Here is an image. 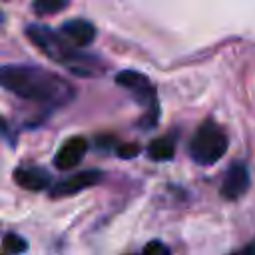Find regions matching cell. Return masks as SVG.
Instances as JSON below:
<instances>
[{
    "label": "cell",
    "instance_id": "obj_1",
    "mask_svg": "<svg viewBox=\"0 0 255 255\" xmlns=\"http://www.w3.org/2000/svg\"><path fill=\"white\" fill-rule=\"evenodd\" d=\"M0 86L18 98L44 104L50 108L66 106L74 100V86L62 76L32 64H4L0 66Z\"/></svg>",
    "mask_w": 255,
    "mask_h": 255
},
{
    "label": "cell",
    "instance_id": "obj_2",
    "mask_svg": "<svg viewBox=\"0 0 255 255\" xmlns=\"http://www.w3.org/2000/svg\"><path fill=\"white\" fill-rule=\"evenodd\" d=\"M26 36L50 60L62 64L64 68H68L76 76H98V74L104 72V66H102V62L96 56H90V54L80 52L76 46H72L70 42H66L60 36V32H54L48 26L30 24L26 28Z\"/></svg>",
    "mask_w": 255,
    "mask_h": 255
},
{
    "label": "cell",
    "instance_id": "obj_3",
    "mask_svg": "<svg viewBox=\"0 0 255 255\" xmlns=\"http://www.w3.org/2000/svg\"><path fill=\"white\" fill-rule=\"evenodd\" d=\"M229 147V137L225 129L213 120H205L189 139V157L197 165L217 163Z\"/></svg>",
    "mask_w": 255,
    "mask_h": 255
},
{
    "label": "cell",
    "instance_id": "obj_4",
    "mask_svg": "<svg viewBox=\"0 0 255 255\" xmlns=\"http://www.w3.org/2000/svg\"><path fill=\"white\" fill-rule=\"evenodd\" d=\"M116 84L126 88L131 94V98L145 112V116L141 120V126H145L147 129L153 128L159 120V102H157V94H155V88L149 82V78L135 72V70H122L116 76Z\"/></svg>",
    "mask_w": 255,
    "mask_h": 255
},
{
    "label": "cell",
    "instance_id": "obj_5",
    "mask_svg": "<svg viewBox=\"0 0 255 255\" xmlns=\"http://www.w3.org/2000/svg\"><path fill=\"white\" fill-rule=\"evenodd\" d=\"M104 177V173L100 169H84L78 173H72L60 181H56L52 185V197H68V195H76L86 187H92L96 183H100Z\"/></svg>",
    "mask_w": 255,
    "mask_h": 255
},
{
    "label": "cell",
    "instance_id": "obj_6",
    "mask_svg": "<svg viewBox=\"0 0 255 255\" xmlns=\"http://www.w3.org/2000/svg\"><path fill=\"white\" fill-rule=\"evenodd\" d=\"M249 185H251V175H249L247 165L243 161H235L227 167V171L223 175L221 195L227 201H235V199H239L247 193Z\"/></svg>",
    "mask_w": 255,
    "mask_h": 255
},
{
    "label": "cell",
    "instance_id": "obj_7",
    "mask_svg": "<svg viewBox=\"0 0 255 255\" xmlns=\"http://www.w3.org/2000/svg\"><path fill=\"white\" fill-rule=\"evenodd\" d=\"M60 36L76 48H86L94 42L96 28L92 22H88L84 18H74V20H68L60 26Z\"/></svg>",
    "mask_w": 255,
    "mask_h": 255
},
{
    "label": "cell",
    "instance_id": "obj_8",
    "mask_svg": "<svg viewBox=\"0 0 255 255\" xmlns=\"http://www.w3.org/2000/svg\"><path fill=\"white\" fill-rule=\"evenodd\" d=\"M86 151H88V139H86V137H82V135L70 137V139H66V141L62 143V147L58 149V153H56V157H54V165H56L58 169H62V171L72 169V167H76V165L84 159Z\"/></svg>",
    "mask_w": 255,
    "mask_h": 255
},
{
    "label": "cell",
    "instance_id": "obj_9",
    "mask_svg": "<svg viewBox=\"0 0 255 255\" xmlns=\"http://www.w3.org/2000/svg\"><path fill=\"white\" fill-rule=\"evenodd\" d=\"M14 181L28 191H42L50 187V173L44 167H36V165L18 167L14 171Z\"/></svg>",
    "mask_w": 255,
    "mask_h": 255
},
{
    "label": "cell",
    "instance_id": "obj_10",
    "mask_svg": "<svg viewBox=\"0 0 255 255\" xmlns=\"http://www.w3.org/2000/svg\"><path fill=\"white\" fill-rule=\"evenodd\" d=\"M145 153L153 159V161H165L171 159L175 153V141L171 135H163V137H155L153 141H149Z\"/></svg>",
    "mask_w": 255,
    "mask_h": 255
},
{
    "label": "cell",
    "instance_id": "obj_11",
    "mask_svg": "<svg viewBox=\"0 0 255 255\" xmlns=\"http://www.w3.org/2000/svg\"><path fill=\"white\" fill-rule=\"evenodd\" d=\"M68 4L70 0H34V10L40 16H50V14H58L66 10Z\"/></svg>",
    "mask_w": 255,
    "mask_h": 255
},
{
    "label": "cell",
    "instance_id": "obj_12",
    "mask_svg": "<svg viewBox=\"0 0 255 255\" xmlns=\"http://www.w3.org/2000/svg\"><path fill=\"white\" fill-rule=\"evenodd\" d=\"M28 249V243L26 239H22L20 235L16 233H8L4 239H2V251H8V253H22Z\"/></svg>",
    "mask_w": 255,
    "mask_h": 255
},
{
    "label": "cell",
    "instance_id": "obj_13",
    "mask_svg": "<svg viewBox=\"0 0 255 255\" xmlns=\"http://www.w3.org/2000/svg\"><path fill=\"white\" fill-rule=\"evenodd\" d=\"M116 153L120 157H124V159H129V157L139 153V145L137 143H118L116 145Z\"/></svg>",
    "mask_w": 255,
    "mask_h": 255
},
{
    "label": "cell",
    "instance_id": "obj_14",
    "mask_svg": "<svg viewBox=\"0 0 255 255\" xmlns=\"http://www.w3.org/2000/svg\"><path fill=\"white\" fill-rule=\"evenodd\" d=\"M143 251H145V253H149V255H151V253H163V255H165V253H169V249H167L161 241H157V239H155V241H149V243L143 247Z\"/></svg>",
    "mask_w": 255,
    "mask_h": 255
},
{
    "label": "cell",
    "instance_id": "obj_15",
    "mask_svg": "<svg viewBox=\"0 0 255 255\" xmlns=\"http://www.w3.org/2000/svg\"><path fill=\"white\" fill-rule=\"evenodd\" d=\"M243 251H245V253H255V243H253V245H249V247H245Z\"/></svg>",
    "mask_w": 255,
    "mask_h": 255
}]
</instances>
